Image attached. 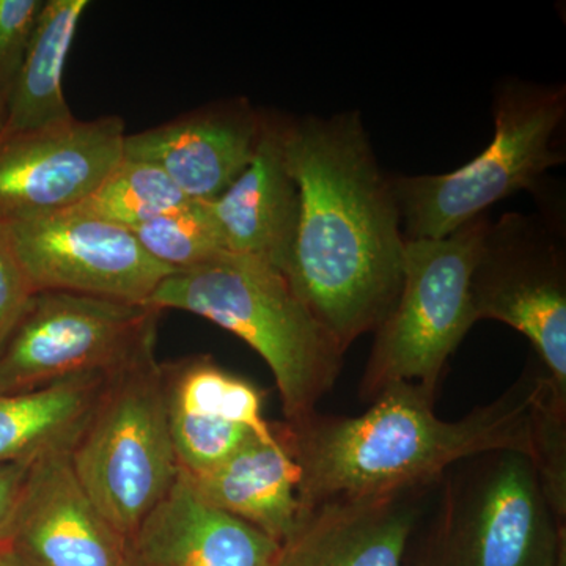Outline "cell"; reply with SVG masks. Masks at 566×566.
Segmentation results:
<instances>
[{
	"instance_id": "6da1fadb",
	"label": "cell",
	"mask_w": 566,
	"mask_h": 566,
	"mask_svg": "<svg viewBox=\"0 0 566 566\" xmlns=\"http://www.w3.org/2000/svg\"><path fill=\"white\" fill-rule=\"evenodd\" d=\"M285 153L300 188V222L285 275L342 353L392 312L406 240L390 175L359 111L286 115Z\"/></svg>"
},
{
	"instance_id": "7a4b0ae2",
	"label": "cell",
	"mask_w": 566,
	"mask_h": 566,
	"mask_svg": "<svg viewBox=\"0 0 566 566\" xmlns=\"http://www.w3.org/2000/svg\"><path fill=\"white\" fill-rule=\"evenodd\" d=\"M545 371L528 364L501 397L452 422L434 415L436 395L409 382L387 387L360 416L283 422L301 468V515L323 502L422 491L482 453L531 455V406Z\"/></svg>"
},
{
	"instance_id": "3957f363",
	"label": "cell",
	"mask_w": 566,
	"mask_h": 566,
	"mask_svg": "<svg viewBox=\"0 0 566 566\" xmlns=\"http://www.w3.org/2000/svg\"><path fill=\"white\" fill-rule=\"evenodd\" d=\"M147 305L200 316L251 346L274 376L286 423L314 415L340 375L345 354L289 279L255 256L222 252L167 275Z\"/></svg>"
},
{
	"instance_id": "277c9868",
	"label": "cell",
	"mask_w": 566,
	"mask_h": 566,
	"mask_svg": "<svg viewBox=\"0 0 566 566\" xmlns=\"http://www.w3.org/2000/svg\"><path fill=\"white\" fill-rule=\"evenodd\" d=\"M494 136L471 163L441 175H390L406 241L439 240L513 193L535 191L565 163L566 85L509 77L495 87Z\"/></svg>"
},
{
	"instance_id": "5b68a950",
	"label": "cell",
	"mask_w": 566,
	"mask_h": 566,
	"mask_svg": "<svg viewBox=\"0 0 566 566\" xmlns=\"http://www.w3.org/2000/svg\"><path fill=\"white\" fill-rule=\"evenodd\" d=\"M452 469L419 566H565L566 521L526 453L495 450Z\"/></svg>"
},
{
	"instance_id": "8992f818",
	"label": "cell",
	"mask_w": 566,
	"mask_h": 566,
	"mask_svg": "<svg viewBox=\"0 0 566 566\" xmlns=\"http://www.w3.org/2000/svg\"><path fill=\"white\" fill-rule=\"evenodd\" d=\"M70 460L99 512L126 538L172 491L181 469L156 352L107 376Z\"/></svg>"
},
{
	"instance_id": "52a82bcc",
	"label": "cell",
	"mask_w": 566,
	"mask_h": 566,
	"mask_svg": "<svg viewBox=\"0 0 566 566\" xmlns=\"http://www.w3.org/2000/svg\"><path fill=\"white\" fill-rule=\"evenodd\" d=\"M490 216L439 240L406 241L405 274L392 312L375 331L360 397L409 382L436 395L450 356L476 323L471 274Z\"/></svg>"
},
{
	"instance_id": "ba28073f",
	"label": "cell",
	"mask_w": 566,
	"mask_h": 566,
	"mask_svg": "<svg viewBox=\"0 0 566 566\" xmlns=\"http://www.w3.org/2000/svg\"><path fill=\"white\" fill-rule=\"evenodd\" d=\"M161 311L69 292L32 294L0 349V394L111 375L156 352Z\"/></svg>"
},
{
	"instance_id": "9c48e42d",
	"label": "cell",
	"mask_w": 566,
	"mask_h": 566,
	"mask_svg": "<svg viewBox=\"0 0 566 566\" xmlns=\"http://www.w3.org/2000/svg\"><path fill=\"white\" fill-rule=\"evenodd\" d=\"M476 323L494 319L526 335L554 382L566 392V248L545 216L505 212L488 223L474 270Z\"/></svg>"
},
{
	"instance_id": "30bf717a",
	"label": "cell",
	"mask_w": 566,
	"mask_h": 566,
	"mask_svg": "<svg viewBox=\"0 0 566 566\" xmlns=\"http://www.w3.org/2000/svg\"><path fill=\"white\" fill-rule=\"evenodd\" d=\"M33 292H69L147 304L175 273L132 230L76 210L0 226Z\"/></svg>"
},
{
	"instance_id": "8fae6325",
	"label": "cell",
	"mask_w": 566,
	"mask_h": 566,
	"mask_svg": "<svg viewBox=\"0 0 566 566\" xmlns=\"http://www.w3.org/2000/svg\"><path fill=\"white\" fill-rule=\"evenodd\" d=\"M126 134L117 115L0 134V226L84 202L122 163Z\"/></svg>"
},
{
	"instance_id": "7c38bea8",
	"label": "cell",
	"mask_w": 566,
	"mask_h": 566,
	"mask_svg": "<svg viewBox=\"0 0 566 566\" xmlns=\"http://www.w3.org/2000/svg\"><path fill=\"white\" fill-rule=\"evenodd\" d=\"M3 546L25 566H126V536L81 485L70 452L29 465Z\"/></svg>"
},
{
	"instance_id": "4fadbf2b",
	"label": "cell",
	"mask_w": 566,
	"mask_h": 566,
	"mask_svg": "<svg viewBox=\"0 0 566 566\" xmlns=\"http://www.w3.org/2000/svg\"><path fill=\"white\" fill-rule=\"evenodd\" d=\"M164 403L182 474L214 468L249 439L274 438L264 395L208 354L161 363Z\"/></svg>"
},
{
	"instance_id": "5bb4252c",
	"label": "cell",
	"mask_w": 566,
	"mask_h": 566,
	"mask_svg": "<svg viewBox=\"0 0 566 566\" xmlns=\"http://www.w3.org/2000/svg\"><path fill=\"white\" fill-rule=\"evenodd\" d=\"M262 128L263 109L234 96L126 134L123 158L158 167L189 200L212 202L251 164Z\"/></svg>"
},
{
	"instance_id": "9a60e30c",
	"label": "cell",
	"mask_w": 566,
	"mask_h": 566,
	"mask_svg": "<svg viewBox=\"0 0 566 566\" xmlns=\"http://www.w3.org/2000/svg\"><path fill=\"white\" fill-rule=\"evenodd\" d=\"M286 115L263 109L259 147L244 172L207 203L223 249L255 256L285 273L292 259L300 188L285 153Z\"/></svg>"
},
{
	"instance_id": "2e32d148",
	"label": "cell",
	"mask_w": 566,
	"mask_h": 566,
	"mask_svg": "<svg viewBox=\"0 0 566 566\" xmlns=\"http://www.w3.org/2000/svg\"><path fill=\"white\" fill-rule=\"evenodd\" d=\"M282 545L207 504L185 476L126 538V566H275Z\"/></svg>"
},
{
	"instance_id": "e0dca14e",
	"label": "cell",
	"mask_w": 566,
	"mask_h": 566,
	"mask_svg": "<svg viewBox=\"0 0 566 566\" xmlns=\"http://www.w3.org/2000/svg\"><path fill=\"white\" fill-rule=\"evenodd\" d=\"M422 491L329 501L307 510L279 566H405Z\"/></svg>"
},
{
	"instance_id": "ac0fdd59",
	"label": "cell",
	"mask_w": 566,
	"mask_h": 566,
	"mask_svg": "<svg viewBox=\"0 0 566 566\" xmlns=\"http://www.w3.org/2000/svg\"><path fill=\"white\" fill-rule=\"evenodd\" d=\"M207 504L283 543L300 523L301 468L286 442L283 422L274 438H252L222 463L182 474Z\"/></svg>"
},
{
	"instance_id": "d6986e66",
	"label": "cell",
	"mask_w": 566,
	"mask_h": 566,
	"mask_svg": "<svg viewBox=\"0 0 566 566\" xmlns=\"http://www.w3.org/2000/svg\"><path fill=\"white\" fill-rule=\"evenodd\" d=\"M109 375H82L21 394H0V465L70 452Z\"/></svg>"
},
{
	"instance_id": "ffe728a7",
	"label": "cell",
	"mask_w": 566,
	"mask_h": 566,
	"mask_svg": "<svg viewBox=\"0 0 566 566\" xmlns=\"http://www.w3.org/2000/svg\"><path fill=\"white\" fill-rule=\"evenodd\" d=\"M87 0H48L7 96L2 134L36 132L73 120L65 93L63 71Z\"/></svg>"
},
{
	"instance_id": "44dd1931",
	"label": "cell",
	"mask_w": 566,
	"mask_h": 566,
	"mask_svg": "<svg viewBox=\"0 0 566 566\" xmlns=\"http://www.w3.org/2000/svg\"><path fill=\"white\" fill-rule=\"evenodd\" d=\"M161 169L123 158L106 180L73 210L133 230L188 203Z\"/></svg>"
},
{
	"instance_id": "7402d4cb",
	"label": "cell",
	"mask_w": 566,
	"mask_h": 566,
	"mask_svg": "<svg viewBox=\"0 0 566 566\" xmlns=\"http://www.w3.org/2000/svg\"><path fill=\"white\" fill-rule=\"evenodd\" d=\"M133 233L151 259L175 273L192 270L227 252L207 203L197 200L137 227Z\"/></svg>"
},
{
	"instance_id": "603a6c76",
	"label": "cell",
	"mask_w": 566,
	"mask_h": 566,
	"mask_svg": "<svg viewBox=\"0 0 566 566\" xmlns=\"http://www.w3.org/2000/svg\"><path fill=\"white\" fill-rule=\"evenodd\" d=\"M528 458L547 501L566 521V392L546 371L531 406Z\"/></svg>"
},
{
	"instance_id": "cb8c5ba5",
	"label": "cell",
	"mask_w": 566,
	"mask_h": 566,
	"mask_svg": "<svg viewBox=\"0 0 566 566\" xmlns=\"http://www.w3.org/2000/svg\"><path fill=\"white\" fill-rule=\"evenodd\" d=\"M43 7V0H0V96L6 103Z\"/></svg>"
},
{
	"instance_id": "d4e9b609",
	"label": "cell",
	"mask_w": 566,
	"mask_h": 566,
	"mask_svg": "<svg viewBox=\"0 0 566 566\" xmlns=\"http://www.w3.org/2000/svg\"><path fill=\"white\" fill-rule=\"evenodd\" d=\"M33 293L35 292L0 227V349L20 322Z\"/></svg>"
},
{
	"instance_id": "484cf974",
	"label": "cell",
	"mask_w": 566,
	"mask_h": 566,
	"mask_svg": "<svg viewBox=\"0 0 566 566\" xmlns=\"http://www.w3.org/2000/svg\"><path fill=\"white\" fill-rule=\"evenodd\" d=\"M31 463L32 461H24L0 465V546L6 545L14 505Z\"/></svg>"
},
{
	"instance_id": "4316f807",
	"label": "cell",
	"mask_w": 566,
	"mask_h": 566,
	"mask_svg": "<svg viewBox=\"0 0 566 566\" xmlns=\"http://www.w3.org/2000/svg\"><path fill=\"white\" fill-rule=\"evenodd\" d=\"M0 566H25L7 546H0Z\"/></svg>"
},
{
	"instance_id": "83f0119b",
	"label": "cell",
	"mask_w": 566,
	"mask_h": 566,
	"mask_svg": "<svg viewBox=\"0 0 566 566\" xmlns=\"http://www.w3.org/2000/svg\"><path fill=\"white\" fill-rule=\"evenodd\" d=\"M6 99L0 96V134L3 132V125H6Z\"/></svg>"
},
{
	"instance_id": "f1b7e54d",
	"label": "cell",
	"mask_w": 566,
	"mask_h": 566,
	"mask_svg": "<svg viewBox=\"0 0 566 566\" xmlns=\"http://www.w3.org/2000/svg\"><path fill=\"white\" fill-rule=\"evenodd\" d=\"M275 566H279V562H277V565H275Z\"/></svg>"
}]
</instances>
